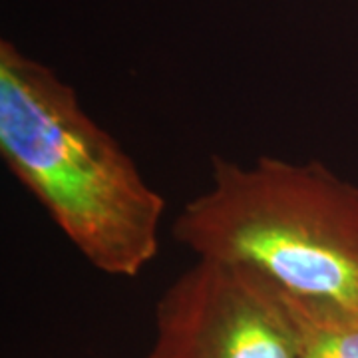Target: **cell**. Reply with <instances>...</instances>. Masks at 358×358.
I'll return each instance as SVG.
<instances>
[{
	"label": "cell",
	"instance_id": "7a4b0ae2",
	"mask_svg": "<svg viewBox=\"0 0 358 358\" xmlns=\"http://www.w3.org/2000/svg\"><path fill=\"white\" fill-rule=\"evenodd\" d=\"M173 235L303 307L358 313V187L319 162L213 155L209 187L179 211Z\"/></svg>",
	"mask_w": 358,
	"mask_h": 358
},
{
	"label": "cell",
	"instance_id": "6da1fadb",
	"mask_svg": "<svg viewBox=\"0 0 358 358\" xmlns=\"http://www.w3.org/2000/svg\"><path fill=\"white\" fill-rule=\"evenodd\" d=\"M0 155L92 267L131 279L157 257L162 193L76 90L10 40L0 42Z\"/></svg>",
	"mask_w": 358,
	"mask_h": 358
},
{
	"label": "cell",
	"instance_id": "3957f363",
	"mask_svg": "<svg viewBox=\"0 0 358 358\" xmlns=\"http://www.w3.org/2000/svg\"><path fill=\"white\" fill-rule=\"evenodd\" d=\"M299 308L255 271L197 259L167 289L145 358H303Z\"/></svg>",
	"mask_w": 358,
	"mask_h": 358
},
{
	"label": "cell",
	"instance_id": "277c9868",
	"mask_svg": "<svg viewBox=\"0 0 358 358\" xmlns=\"http://www.w3.org/2000/svg\"><path fill=\"white\" fill-rule=\"evenodd\" d=\"M294 307L305 333L303 358H358V313Z\"/></svg>",
	"mask_w": 358,
	"mask_h": 358
}]
</instances>
